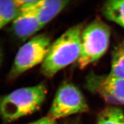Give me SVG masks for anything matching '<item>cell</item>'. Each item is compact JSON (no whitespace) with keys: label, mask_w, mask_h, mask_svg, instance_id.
<instances>
[{"label":"cell","mask_w":124,"mask_h":124,"mask_svg":"<svg viewBox=\"0 0 124 124\" xmlns=\"http://www.w3.org/2000/svg\"><path fill=\"white\" fill-rule=\"evenodd\" d=\"M81 24L73 25L51 42L45 60L41 64L42 75L52 78L68 66L78 61L81 53Z\"/></svg>","instance_id":"cell-1"},{"label":"cell","mask_w":124,"mask_h":124,"mask_svg":"<svg viewBox=\"0 0 124 124\" xmlns=\"http://www.w3.org/2000/svg\"><path fill=\"white\" fill-rule=\"evenodd\" d=\"M46 94L43 83L16 89L0 97V116L5 122L10 123L32 114L39 109Z\"/></svg>","instance_id":"cell-2"},{"label":"cell","mask_w":124,"mask_h":124,"mask_svg":"<svg viewBox=\"0 0 124 124\" xmlns=\"http://www.w3.org/2000/svg\"><path fill=\"white\" fill-rule=\"evenodd\" d=\"M111 30L100 19L92 21L83 29L81 42V53L77 63L83 69L98 61L109 46Z\"/></svg>","instance_id":"cell-3"},{"label":"cell","mask_w":124,"mask_h":124,"mask_svg":"<svg viewBox=\"0 0 124 124\" xmlns=\"http://www.w3.org/2000/svg\"><path fill=\"white\" fill-rule=\"evenodd\" d=\"M51 44V39L45 34L37 35L25 42L16 53L8 73V78L16 79L29 70L41 64Z\"/></svg>","instance_id":"cell-4"},{"label":"cell","mask_w":124,"mask_h":124,"mask_svg":"<svg viewBox=\"0 0 124 124\" xmlns=\"http://www.w3.org/2000/svg\"><path fill=\"white\" fill-rule=\"evenodd\" d=\"M88 109L86 99L79 89L72 83H65L57 91L48 116L56 121Z\"/></svg>","instance_id":"cell-5"},{"label":"cell","mask_w":124,"mask_h":124,"mask_svg":"<svg viewBox=\"0 0 124 124\" xmlns=\"http://www.w3.org/2000/svg\"><path fill=\"white\" fill-rule=\"evenodd\" d=\"M86 87L107 102L124 106V80L108 73L100 75L91 73L86 79Z\"/></svg>","instance_id":"cell-6"},{"label":"cell","mask_w":124,"mask_h":124,"mask_svg":"<svg viewBox=\"0 0 124 124\" xmlns=\"http://www.w3.org/2000/svg\"><path fill=\"white\" fill-rule=\"evenodd\" d=\"M42 28L35 14L29 9H19L12 23L14 34L22 40L33 36Z\"/></svg>","instance_id":"cell-7"},{"label":"cell","mask_w":124,"mask_h":124,"mask_svg":"<svg viewBox=\"0 0 124 124\" xmlns=\"http://www.w3.org/2000/svg\"><path fill=\"white\" fill-rule=\"evenodd\" d=\"M67 0H36L30 7L22 8L32 10L43 27L59 15L67 6Z\"/></svg>","instance_id":"cell-8"},{"label":"cell","mask_w":124,"mask_h":124,"mask_svg":"<svg viewBox=\"0 0 124 124\" xmlns=\"http://www.w3.org/2000/svg\"><path fill=\"white\" fill-rule=\"evenodd\" d=\"M103 16L108 20L124 28V0H110L101 8Z\"/></svg>","instance_id":"cell-9"},{"label":"cell","mask_w":124,"mask_h":124,"mask_svg":"<svg viewBox=\"0 0 124 124\" xmlns=\"http://www.w3.org/2000/svg\"><path fill=\"white\" fill-rule=\"evenodd\" d=\"M108 74L124 80V40L115 46L112 51L111 68Z\"/></svg>","instance_id":"cell-10"},{"label":"cell","mask_w":124,"mask_h":124,"mask_svg":"<svg viewBox=\"0 0 124 124\" xmlns=\"http://www.w3.org/2000/svg\"><path fill=\"white\" fill-rule=\"evenodd\" d=\"M96 124H124V113L120 108L108 106L98 115Z\"/></svg>","instance_id":"cell-11"},{"label":"cell","mask_w":124,"mask_h":124,"mask_svg":"<svg viewBox=\"0 0 124 124\" xmlns=\"http://www.w3.org/2000/svg\"><path fill=\"white\" fill-rule=\"evenodd\" d=\"M19 12L15 1L0 0V30L13 22Z\"/></svg>","instance_id":"cell-12"},{"label":"cell","mask_w":124,"mask_h":124,"mask_svg":"<svg viewBox=\"0 0 124 124\" xmlns=\"http://www.w3.org/2000/svg\"><path fill=\"white\" fill-rule=\"evenodd\" d=\"M28 124H57L56 121L52 119L49 116H45L40 118L36 121L31 122Z\"/></svg>","instance_id":"cell-13"},{"label":"cell","mask_w":124,"mask_h":124,"mask_svg":"<svg viewBox=\"0 0 124 124\" xmlns=\"http://www.w3.org/2000/svg\"><path fill=\"white\" fill-rule=\"evenodd\" d=\"M3 51H2V49L0 46V67L2 65V61H3Z\"/></svg>","instance_id":"cell-14"},{"label":"cell","mask_w":124,"mask_h":124,"mask_svg":"<svg viewBox=\"0 0 124 124\" xmlns=\"http://www.w3.org/2000/svg\"><path fill=\"white\" fill-rule=\"evenodd\" d=\"M73 124V123H71V124Z\"/></svg>","instance_id":"cell-15"}]
</instances>
